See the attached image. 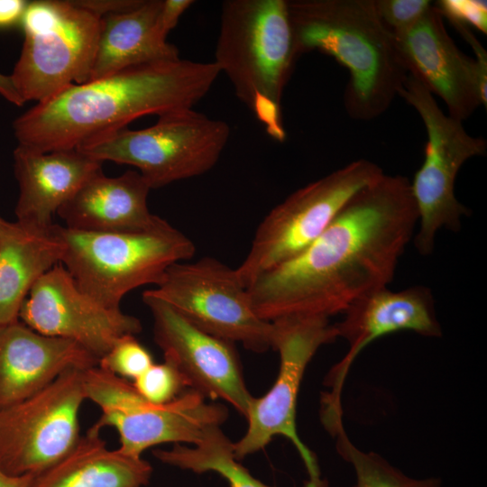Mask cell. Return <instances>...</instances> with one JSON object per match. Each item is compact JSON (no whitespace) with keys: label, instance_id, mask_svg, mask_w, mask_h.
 <instances>
[{"label":"cell","instance_id":"obj_30","mask_svg":"<svg viewBox=\"0 0 487 487\" xmlns=\"http://www.w3.org/2000/svg\"><path fill=\"white\" fill-rule=\"evenodd\" d=\"M192 0H162L157 27L160 35L167 39L169 32L177 25L180 16L194 4Z\"/></svg>","mask_w":487,"mask_h":487},{"label":"cell","instance_id":"obj_15","mask_svg":"<svg viewBox=\"0 0 487 487\" xmlns=\"http://www.w3.org/2000/svg\"><path fill=\"white\" fill-rule=\"evenodd\" d=\"M394 37L409 74L443 100L448 115L463 122L480 106L486 107L487 52L475 43V58L464 54L435 4L413 27Z\"/></svg>","mask_w":487,"mask_h":487},{"label":"cell","instance_id":"obj_28","mask_svg":"<svg viewBox=\"0 0 487 487\" xmlns=\"http://www.w3.org/2000/svg\"><path fill=\"white\" fill-rule=\"evenodd\" d=\"M377 13L393 35L413 27L430 9L429 0H374Z\"/></svg>","mask_w":487,"mask_h":487},{"label":"cell","instance_id":"obj_31","mask_svg":"<svg viewBox=\"0 0 487 487\" xmlns=\"http://www.w3.org/2000/svg\"><path fill=\"white\" fill-rule=\"evenodd\" d=\"M142 0H74L78 6L95 13L101 18L112 14L127 12L141 5Z\"/></svg>","mask_w":487,"mask_h":487},{"label":"cell","instance_id":"obj_19","mask_svg":"<svg viewBox=\"0 0 487 487\" xmlns=\"http://www.w3.org/2000/svg\"><path fill=\"white\" fill-rule=\"evenodd\" d=\"M14 175L19 186L17 221L38 227L53 225L52 216L103 162L77 149L37 152L17 145Z\"/></svg>","mask_w":487,"mask_h":487},{"label":"cell","instance_id":"obj_14","mask_svg":"<svg viewBox=\"0 0 487 487\" xmlns=\"http://www.w3.org/2000/svg\"><path fill=\"white\" fill-rule=\"evenodd\" d=\"M335 326L338 337L348 344L345 355L326 374L324 384L330 390L321 398V420L325 427L343 418L341 394L348 372L358 354L373 341L400 331L427 337H440L435 300L429 288L422 285L393 291L387 287L374 290L352 303Z\"/></svg>","mask_w":487,"mask_h":487},{"label":"cell","instance_id":"obj_12","mask_svg":"<svg viewBox=\"0 0 487 487\" xmlns=\"http://www.w3.org/2000/svg\"><path fill=\"white\" fill-rule=\"evenodd\" d=\"M145 291L205 333L255 353L272 348V322L256 315L236 270L217 259L176 262L155 289Z\"/></svg>","mask_w":487,"mask_h":487},{"label":"cell","instance_id":"obj_4","mask_svg":"<svg viewBox=\"0 0 487 487\" xmlns=\"http://www.w3.org/2000/svg\"><path fill=\"white\" fill-rule=\"evenodd\" d=\"M297 56L286 0H225L214 62L236 97L282 141L281 99Z\"/></svg>","mask_w":487,"mask_h":487},{"label":"cell","instance_id":"obj_20","mask_svg":"<svg viewBox=\"0 0 487 487\" xmlns=\"http://www.w3.org/2000/svg\"><path fill=\"white\" fill-rule=\"evenodd\" d=\"M152 188L137 170L117 177L103 171L87 179L57 214L66 227L97 233L142 231L164 219L150 212L147 198Z\"/></svg>","mask_w":487,"mask_h":487},{"label":"cell","instance_id":"obj_17","mask_svg":"<svg viewBox=\"0 0 487 487\" xmlns=\"http://www.w3.org/2000/svg\"><path fill=\"white\" fill-rule=\"evenodd\" d=\"M19 318L38 333L79 344L98 360L119 338L142 329L137 317L107 308L81 291L61 263L34 283Z\"/></svg>","mask_w":487,"mask_h":487},{"label":"cell","instance_id":"obj_22","mask_svg":"<svg viewBox=\"0 0 487 487\" xmlns=\"http://www.w3.org/2000/svg\"><path fill=\"white\" fill-rule=\"evenodd\" d=\"M162 0H142L127 12L101 18L89 80L141 64L180 59L157 27Z\"/></svg>","mask_w":487,"mask_h":487},{"label":"cell","instance_id":"obj_10","mask_svg":"<svg viewBox=\"0 0 487 487\" xmlns=\"http://www.w3.org/2000/svg\"><path fill=\"white\" fill-rule=\"evenodd\" d=\"M384 174L359 159L297 189L261 222L236 272L247 287L262 272L295 257L330 225L347 202Z\"/></svg>","mask_w":487,"mask_h":487},{"label":"cell","instance_id":"obj_1","mask_svg":"<svg viewBox=\"0 0 487 487\" xmlns=\"http://www.w3.org/2000/svg\"><path fill=\"white\" fill-rule=\"evenodd\" d=\"M409 181L384 173L358 191L309 246L256 277L247 287L256 315L266 321L329 317L387 287L418 225Z\"/></svg>","mask_w":487,"mask_h":487},{"label":"cell","instance_id":"obj_2","mask_svg":"<svg viewBox=\"0 0 487 487\" xmlns=\"http://www.w3.org/2000/svg\"><path fill=\"white\" fill-rule=\"evenodd\" d=\"M214 62L141 64L72 85L13 123L18 145L37 152L79 149L143 115L190 109L220 75Z\"/></svg>","mask_w":487,"mask_h":487},{"label":"cell","instance_id":"obj_23","mask_svg":"<svg viewBox=\"0 0 487 487\" xmlns=\"http://www.w3.org/2000/svg\"><path fill=\"white\" fill-rule=\"evenodd\" d=\"M152 473L149 462L109 449L91 427L68 454L33 476L29 487H145Z\"/></svg>","mask_w":487,"mask_h":487},{"label":"cell","instance_id":"obj_21","mask_svg":"<svg viewBox=\"0 0 487 487\" xmlns=\"http://www.w3.org/2000/svg\"><path fill=\"white\" fill-rule=\"evenodd\" d=\"M53 225L38 227L0 217V326L19 320L32 287L60 263L63 244Z\"/></svg>","mask_w":487,"mask_h":487},{"label":"cell","instance_id":"obj_13","mask_svg":"<svg viewBox=\"0 0 487 487\" xmlns=\"http://www.w3.org/2000/svg\"><path fill=\"white\" fill-rule=\"evenodd\" d=\"M70 369L47 387L0 411V467L15 476L37 475L77 444L87 400L83 372Z\"/></svg>","mask_w":487,"mask_h":487},{"label":"cell","instance_id":"obj_16","mask_svg":"<svg viewBox=\"0 0 487 487\" xmlns=\"http://www.w3.org/2000/svg\"><path fill=\"white\" fill-rule=\"evenodd\" d=\"M142 301L152 313L154 341L164 362L176 369L185 386L205 398L226 401L246 418L254 397L246 387L234 343L197 328L146 291Z\"/></svg>","mask_w":487,"mask_h":487},{"label":"cell","instance_id":"obj_24","mask_svg":"<svg viewBox=\"0 0 487 487\" xmlns=\"http://www.w3.org/2000/svg\"><path fill=\"white\" fill-rule=\"evenodd\" d=\"M194 447L174 444L170 449H155L152 454L163 464L196 473L215 472L230 487H271L253 475L234 457V443L220 426L210 427Z\"/></svg>","mask_w":487,"mask_h":487},{"label":"cell","instance_id":"obj_6","mask_svg":"<svg viewBox=\"0 0 487 487\" xmlns=\"http://www.w3.org/2000/svg\"><path fill=\"white\" fill-rule=\"evenodd\" d=\"M101 17L74 1L28 3L20 57L10 75L23 101L43 103L88 82Z\"/></svg>","mask_w":487,"mask_h":487},{"label":"cell","instance_id":"obj_9","mask_svg":"<svg viewBox=\"0 0 487 487\" xmlns=\"http://www.w3.org/2000/svg\"><path fill=\"white\" fill-rule=\"evenodd\" d=\"M83 382L87 400L101 409L92 427L99 431L114 427L119 435L118 449L134 457L163 443L196 445L210 427L220 426L228 417L225 406L207 403L203 395L192 390L166 404L151 403L133 383L98 365L84 371Z\"/></svg>","mask_w":487,"mask_h":487},{"label":"cell","instance_id":"obj_11","mask_svg":"<svg viewBox=\"0 0 487 487\" xmlns=\"http://www.w3.org/2000/svg\"><path fill=\"white\" fill-rule=\"evenodd\" d=\"M271 322L279 373L264 396L253 398L245 418L247 430L233 446L234 457L240 461L264 448L274 436H283L295 446L306 466L308 481L304 487H327L315 454L298 435L296 407L308 363L322 345L338 338L336 328L329 317L318 315H293Z\"/></svg>","mask_w":487,"mask_h":487},{"label":"cell","instance_id":"obj_26","mask_svg":"<svg viewBox=\"0 0 487 487\" xmlns=\"http://www.w3.org/2000/svg\"><path fill=\"white\" fill-rule=\"evenodd\" d=\"M153 363L151 353L139 343L134 335L119 338L98 361L101 369L133 381Z\"/></svg>","mask_w":487,"mask_h":487},{"label":"cell","instance_id":"obj_27","mask_svg":"<svg viewBox=\"0 0 487 487\" xmlns=\"http://www.w3.org/2000/svg\"><path fill=\"white\" fill-rule=\"evenodd\" d=\"M133 385L142 398L153 404L173 400L186 387L179 373L166 362L152 364Z\"/></svg>","mask_w":487,"mask_h":487},{"label":"cell","instance_id":"obj_33","mask_svg":"<svg viewBox=\"0 0 487 487\" xmlns=\"http://www.w3.org/2000/svg\"><path fill=\"white\" fill-rule=\"evenodd\" d=\"M0 95L8 102L22 106L24 102L17 93L10 76L0 73Z\"/></svg>","mask_w":487,"mask_h":487},{"label":"cell","instance_id":"obj_34","mask_svg":"<svg viewBox=\"0 0 487 487\" xmlns=\"http://www.w3.org/2000/svg\"><path fill=\"white\" fill-rule=\"evenodd\" d=\"M33 475H11L3 471L0 467V487H29Z\"/></svg>","mask_w":487,"mask_h":487},{"label":"cell","instance_id":"obj_8","mask_svg":"<svg viewBox=\"0 0 487 487\" xmlns=\"http://www.w3.org/2000/svg\"><path fill=\"white\" fill-rule=\"evenodd\" d=\"M399 96L420 116L427 133L424 161L409 182L418 216L414 244L419 253L428 255L436 233L441 228L458 231L462 218L469 215L455 197V179L468 160L486 153L487 142L444 113L434 95L413 76L409 74Z\"/></svg>","mask_w":487,"mask_h":487},{"label":"cell","instance_id":"obj_7","mask_svg":"<svg viewBox=\"0 0 487 487\" xmlns=\"http://www.w3.org/2000/svg\"><path fill=\"white\" fill-rule=\"evenodd\" d=\"M230 137V126L193 108L158 116L144 129L123 128L79 149L102 162L135 167L151 188L209 171Z\"/></svg>","mask_w":487,"mask_h":487},{"label":"cell","instance_id":"obj_18","mask_svg":"<svg viewBox=\"0 0 487 487\" xmlns=\"http://www.w3.org/2000/svg\"><path fill=\"white\" fill-rule=\"evenodd\" d=\"M98 359L79 344L38 333L19 320L0 326V411L36 394L70 369Z\"/></svg>","mask_w":487,"mask_h":487},{"label":"cell","instance_id":"obj_29","mask_svg":"<svg viewBox=\"0 0 487 487\" xmlns=\"http://www.w3.org/2000/svg\"><path fill=\"white\" fill-rule=\"evenodd\" d=\"M435 6L449 22L460 23L478 31L487 32L486 2L474 0H442Z\"/></svg>","mask_w":487,"mask_h":487},{"label":"cell","instance_id":"obj_3","mask_svg":"<svg viewBox=\"0 0 487 487\" xmlns=\"http://www.w3.org/2000/svg\"><path fill=\"white\" fill-rule=\"evenodd\" d=\"M297 58L318 51L348 70L344 105L349 116L381 115L409 71L374 0H287Z\"/></svg>","mask_w":487,"mask_h":487},{"label":"cell","instance_id":"obj_5","mask_svg":"<svg viewBox=\"0 0 487 487\" xmlns=\"http://www.w3.org/2000/svg\"><path fill=\"white\" fill-rule=\"evenodd\" d=\"M63 244L60 263L78 289L104 307L120 309L124 295L157 285L170 266L194 256V243L163 220L146 230L85 232L53 225Z\"/></svg>","mask_w":487,"mask_h":487},{"label":"cell","instance_id":"obj_32","mask_svg":"<svg viewBox=\"0 0 487 487\" xmlns=\"http://www.w3.org/2000/svg\"><path fill=\"white\" fill-rule=\"evenodd\" d=\"M27 5L23 0H0V29L21 23Z\"/></svg>","mask_w":487,"mask_h":487},{"label":"cell","instance_id":"obj_25","mask_svg":"<svg viewBox=\"0 0 487 487\" xmlns=\"http://www.w3.org/2000/svg\"><path fill=\"white\" fill-rule=\"evenodd\" d=\"M335 438L338 455L354 469L353 487H442L439 477L412 478L374 452H365L349 439L344 423L331 434Z\"/></svg>","mask_w":487,"mask_h":487}]
</instances>
